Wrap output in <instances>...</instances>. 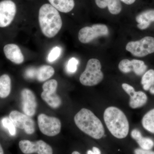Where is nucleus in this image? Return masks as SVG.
Segmentation results:
<instances>
[{"instance_id": "1", "label": "nucleus", "mask_w": 154, "mask_h": 154, "mask_svg": "<svg viewBox=\"0 0 154 154\" xmlns=\"http://www.w3.org/2000/svg\"><path fill=\"white\" fill-rule=\"evenodd\" d=\"M38 22L42 32L48 38L54 37L62 27L60 14L50 4H44L39 9Z\"/></svg>"}, {"instance_id": "2", "label": "nucleus", "mask_w": 154, "mask_h": 154, "mask_svg": "<svg viewBox=\"0 0 154 154\" xmlns=\"http://www.w3.org/2000/svg\"><path fill=\"white\" fill-rule=\"evenodd\" d=\"M74 121L78 128L94 139H99L105 134L102 122L90 110L81 109L75 116Z\"/></svg>"}, {"instance_id": "3", "label": "nucleus", "mask_w": 154, "mask_h": 154, "mask_svg": "<svg viewBox=\"0 0 154 154\" xmlns=\"http://www.w3.org/2000/svg\"><path fill=\"white\" fill-rule=\"evenodd\" d=\"M104 119L108 130L115 137L124 138L128 134V120L124 113L117 107H107L104 112Z\"/></svg>"}, {"instance_id": "4", "label": "nucleus", "mask_w": 154, "mask_h": 154, "mask_svg": "<svg viewBox=\"0 0 154 154\" xmlns=\"http://www.w3.org/2000/svg\"><path fill=\"white\" fill-rule=\"evenodd\" d=\"M101 63L97 59L88 60L85 69L80 77V82L83 85L94 86L101 82L104 78L101 71Z\"/></svg>"}, {"instance_id": "5", "label": "nucleus", "mask_w": 154, "mask_h": 154, "mask_svg": "<svg viewBox=\"0 0 154 154\" xmlns=\"http://www.w3.org/2000/svg\"><path fill=\"white\" fill-rule=\"evenodd\" d=\"M126 49L134 56H146L154 52V38L146 36L138 41L130 42L126 45Z\"/></svg>"}, {"instance_id": "6", "label": "nucleus", "mask_w": 154, "mask_h": 154, "mask_svg": "<svg viewBox=\"0 0 154 154\" xmlns=\"http://www.w3.org/2000/svg\"><path fill=\"white\" fill-rule=\"evenodd\" d=\"M38 124L41 132L48 136H55L60 132L61 123L56 117L41 113L38 116Z\"/></svg>"}, {"instance_id": "7", "label": "nucleus", "mask_w": 154, "mask_h": 154, "mask_svg": "<svg viewBox=\"0 0 154 154\" xmlns=\"http://www.w3.org/2000/svg\"><path fill=\"white\" fill-rule=\"evenodd\" d=\"M57 86V81L55 79L47 81L42 86L43 91L41 95L42 99L54 109L58 108L62 104L61 99L56 93Z\"/></svg>"}, {"instance_id": "8", "label": "nucleus", "mask_w": 154, "mask_h": 154, "mask_svg": "<svg viewBox=\"0 0 154 154\" xmlns=\"http://www.w3.org/2000/svg\"><path fill=\"white\" fill-rule=\"evenodd\" d=\"M109 33L108 28L103 24H95L91 27L82 28L79 33V39L84 44L89 43L99 36H106Z\"/></svg>"}, {"instance_id": "9", "label": "nucleus", "mask_w": 154, "mask_h": 154, "mask_svg": "<svg viewBox=\"0 0 154 154\" xmlns=\"http://www.w3.org/2000/svg\"><path fill=\"white\" fill-rule=\"evenodd\" d=\"M19 147L25 154H53V152L51 147L42 140L32 142L24 140L19 142Z\"/></svg>"}, {"instance_id": "10", "label": "nucleus", "mask_w": 154, "mask_h": 154, "mask_svg": "<svg viewBox=\"0 0 154 154\" xmlns=\"http://www.w3.org/2000/svg\"><path fill=\"white\" fill-rule=\"evenodd\" d=\"M9 118L16 127L24 129L27 134H33L35 132V123L29 116L13 110L10 113Z\"/></svg>"}, {"instance_id": "11", "label": "nucleus", "mask_w": 154, "mask_h": 154, "mask_svg": "<svg viewBox=\"0 0 154 154\" xmlns=\"http://www.w3.org/2000/svg\"><path fill=\"white\" fill-rule=\"evenodd\" d=\"M17 13V6L11 0L0 2V28L8 27L13 22Z\"/></svg>"}, {"instance_id": "12", "label": "nucleus", "mask_w": 154, "mask_h": 154, "mask_svg": "<svg viewBox=\"0 0 154 154\" xmlns=\"http://www.w3.org/2000/svg\"><path fill=\"white\" fill-rule=\"evenodd\" d=\"M118 67L119 70L123 73L133 71L139 76L143 75L147 68L143 61L138 60H122L119 64Z\"/></svg>"}, {"instance_id": "13", "label": "nucleus", "mask_w": 154, "mask_h": 154, "mask_svg": "<svg viewBox=\"0 0 154 154\" xmlns=\"http://www.w3.org/2000/svg\"><path fill=\"white\" fill-rule=\"evenodd\" d=\"M21 96L23 112L29 116H33L36 113L37 105L34 93L30 89L25 88L21 92Z\"/></svg>"}, {"instance_id": "14", "label": "nucleus", "mask_w": 154, "mask_h": 154, "mask_svg": "<svg viewBox=\"0 0 154 154\" xmlns=\"http://www.w3.org/2000/svg\"><path fill=\"white\" fill-rule=\"evenodd\" d=\"M4 52L7 58L14 63L20 64L24 61V55L17 45H6L4 48Z\"/></svg>"}, {"instance_id": "15", "label": "nucleus", "mask_w": 154, "mask_h": 154, "mask_svg": "<svg viewBox=\"0 0 154 154\" xmlns=\"http://www.w3.org/2000/svg\"><path fill=\"white\" fill-rule=\"evenodd\" d=\"M96 5L101 9L108 8L110 14L117 15L121 12L122 6L120 0H95Z\"/></svg>"}, {"instance_id": "16", "label": "nucleus", "mask_w": 154, "mask_h": 154, "mask_svg": "<svg viewBox=\"0 0 154 154\" xmlns=\"http://www.w3.org/2000/svg\"><path fill=\"white\" fill-rule=\"evenodd\" d=\"M136 20L138 23V28L141 30L146 29L149 26L151 22H154V10L144 11L137 16Z\"/></svg>"}, {"instance_id": "17", "label": "nucleus", "mask_w": 154, "mask_h": 154, "mask_svg": "<svg viewBox=\"0 0 154 154\" xmlns=\"http://www.w3.org/2000/svg\"><path fill=\"white\" fill-rule=\"evenodd\" d=\"M131 136L133 139L136 141L142 149L150 150L153 147V140L149 138L143 137L138 130H133L131 132Z\"/></svg>"}, {"instance_id": "18", "label": "nucleus", "mask_w": 154, "mask_h": 154, "mask_svg": "<svg viewBox=\"0 0 154 154\" xmlns=\"http://www.w3.org/2000/svg\"><path fill=\"white\" fill-rule=\"evenodd\" d=\"M130 97V107L133 109L142 107L147 101V96L142 91H134Z\"/></svg>"}, {"instance_id": "19", "label": "nucleus", "mask_w": 154, "mask_h": 154, "mask_svg": "<svg viewBox=\"0 0 154 154\" xmlns=\"http://www.w3.org/2000/svg\"><path fill=\"white\" fill-rule=\"evenodd\" d=\"M48 1L50 5L62 13H69L75 7L74 0H48Z\"/></svg>"}, {"instance_id": "20", "label": "nucleus", "mask_w": 154, "mask_h": 154, "mask_svg": "<svg viewBox=\"0 0 154 154\" xmlns=\"http://www.w3.org/2000/svg\"><path fill=\"white\" fill-rule=\"evenodd\" d=\"M55 71L52 66L43 65L38 68L36 72V78L40 82L46 81L54 75Z\"/></svg>"}, {"instance_id": "21", "label": "nucleus", "mask_w": 154, "mask_h": 154, "mask_svg": "<svg viewBox=\"0 0 154 154\" xmlns=\"http://www.w3.org/2000/svg\"><path fill=\"white\" fill-rule=\"evenodd\" d=\"M11 78L7 74L0 77V98H5L10 95L11 92Z\"/></svg>"}, {"instance_id": "22", "label": "nucleus", "mask_w": 154, "mask_h": 154, "mask_svg": "<svg viewBox=\"0 0 154 154\" xmlns=\"http://www.w3.org/2000/svg\"><path fill=\"white\" fill-rule=\"evenodd\" d=\"M142 122L145 129L154 134V109L150 110L144 116Z\"/></svg>"}, {"instance_id": "23", "label": "nucleus", "mask_w": 154, "mask_h": 154, "mask_svg": "<svg viewBox=\"0 0 154 154\" xmlns=\"http://www.w3.org/2000/svg\"><path fill=\"white\" fill-rule=\"evenodd\" d=\"M144 90L148 91L154 85V70L150 69L145 73L141 80Z\"/></svg>"}, {"instance_id": "24", "label": "nucleus", "mask_w": 154, "mask_h": 154, "mask_svg": "<svg viewBox=\"0 0 154 154\" xmlns=\"http://www.w3.org/2000/svg\"><path fill=\"white\" fill-rule=\"evenodd\" d=\"M2 124L3 127L8 130L11 135L14 136L17 134L16 127L15 126L11 119L8 117H4L2 120Z\"/></svg>"}, {"instance_id": "25", "label": "nucleus", "mask_w": 154, "mask_h": 154, "mask_svg": "<svg viewBox=\"0 0 154 154\" xmlns=\"http://www.w3.org/2000/svg\"><path fill=\"white\" fill-rule=\"evenodd\" d=\"M61 53V48L58 46L54 47L51 51L48 56V60L50 63H52L56 60L59 57Z\"/></svg>"}, {"instance_id": "26", "label": "nucleus", "mask_w": 154, "mask_h": 154, "mask_svg": "<svg viewBox=\"0 0 154 154\" xmlns=\"http://www.w3.org/2000/svg\"><path fill=\"white\" fill-rule=\"evenodd\" d=\"M79 63V61L75 57L70 59L67 64L66 69L70 73H74L76 71L77 66Z\"/></svg>"}, {"instance_id": "27", "label": "nucleus", "mask_w": 154, "mask_h": 154, "mask_svg": "<svg viewBox=\"0 0 154 154\" xmlns=\"http://www.w3.org/2000/svg\"><path fill=\"white\" fill-rule=\"evenodd\" d=\"M122 88H123V90L124 91L128 94L129 96H131L134 92L135 90L134 88L130 85H128V84H123L122 85Z\"/></svg>"}, {"instance_id": "28", "label": "nucleus", "mask_w": 154, "mask_h": 154, "mask_svg": "<svg viewBox=\"0 0 154 154\" xmlns=\"http://www.w3.org/2000/svg\"><path fill=\"white\" fill-rule=\"evenodd\" d=\"M36 70L34 68H29L25 72V75L29 79H33L36 76Z\"/></svg>"}, {"instance_id": "29", "label": "nucleus", "mask_w": 154, "mask_h": 154, "mask_svg": "<svg viewBox=\"0 0 154 154\" xmlns=\"http://www.w3.org/2000/svg\"><path fill=\"white\" fill-rule=\"evenodd\" d=\"M134 154H154V152L150 150H145L142 149H135Z\"/></svg>"}, {"instance_id": "30", "label": "nucleus", "mask_w": 154, "mask_h": 154, "mask_svg": "<svg viewBox=\"0 0 154 154\" xmlns=\"http://www.w3.org/2000/svg\"><path fill=\"white\" fill-rule=\"evenodd\" d=\"M120 1L126 5H131L134 3L136 0H120Z\"/></svg>"}, {"instance_id": "31", "label": "nucleus", "mask_w": 154, "mask_h": 154, "mask_svg": "<svg viewBox=\"0 0 154 154\" xmlns=\"http://www.w3.org/2000/svg\"><path fill=\"white\" fill-rule=\"evenodd\" d=\"M92 151L93 152L94 154H101L100 149L96 147H94L93 148V151Z\"/></svg>"}, {"instance_id": "32", "label": "nucleus", "mask_w": 154, "mask_h": 154, "mask_svg": "<svg viewBox=\"0 0 154 154\" xmlns=\"http://www.w3.org/2000/svg\"><path fill=\"white\" fill-rule=\"evenodd\" d=\"M149 90L151 94H154V85H153L151 87V88H150Z\"/></svg>"}, {"instance_id": "33", "label": "nucleus", "mask_w": 154, "mask_h": 154, "mask_svg": "<svg viewBox=\"0 0 154 154\" xmlns=\"http://www.w3.org/2000/svg\"><path fill=\"white\" fill-rule=\"evenodd\" d=\"M0 154H5L4 153V150L2 147V146H1V144H0Z\"/></svg>"}, {"instance_id": "34", "label": "nucleus", "mask_w": 154, "mask_h": 154, "mask_svg": "<svg viewBox=\"0 0 154 154\" xmlns=\"http://www.w3.org/2000/svg\"><path fill=\"white\" fill-rule=\"evenodd\" d=\"M87 154H94V153L92 151L89 150H88V151L87 152Z\"/></svg>"}, {"instance_id": "35", "label": "nucleus", "mask_w": 154, "mask_h": 154, "mask_svg": "<svg viewBox=\"0 0 154 154\" xmlns=\"http://www.w3.org/2000/svg\"><path fill=\"white\" fill-rule=\"evenodd\" d=\"M72 154H81L79 152L77 151H74L72 153Z\"/></svg>"}]
</instances>
